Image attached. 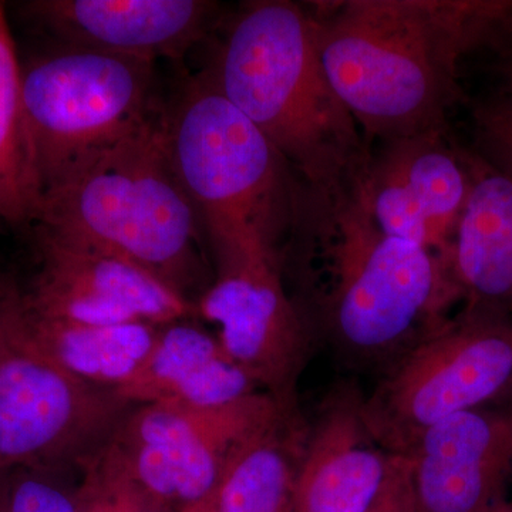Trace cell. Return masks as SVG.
Segmentation results:
<instances>
[{"instance_id":"obj_1","label":"cell","mask_w":512,"mask_h":512,"mask_svg":"<svg viewBox=\"0 0 512 512\" xmlns=\"http://www.w3.org/2000/svg\"><path fill=\"white\" fill-rule=\"evenodd\" d=\"M359 177L329 190L302 185L282 268L318 342L380 372L466 298L441 256L376 224Z\"/></svg>"},{"instance_id":"obj_2","label":"cell","mask_w":512,"mask_h":512,"mask_svg":"<svg viewBox=\"0 0 512 512\" xmlns=\"http://www.w3.org/2000/svg\"><path fill=\"white\" fill-rule=\"evenodd\" d=\"M306 8L326 76L369 144L444 128L468 57L512 55V0H336Z\"/></svg>"},{"instance_id":"obj_3","label":"cell","mask_w":512,"mask_h":512,"mask_svg":"<svg viewBox=\"0 0 512 512\" xmlns=\"http://www.w3.org/2000/svg\"><path fill=\"white\" fill-rule=\"evenodd\" d=\"M215 40L201 73L305 187L329 190L362 174L372 148L326 76L306 5L245 3Z\"/></svg>"},{"instance_id":"obj_4","label":"cell","mask_w":512,"mask_h":512,"mask_svg":"<svg viewBox=\"0 0 512 512\" xmlns=\"http://www.w3.org/2000/svg\"><path fill=\"white\" fill-rule=\"evenodd\" d=\"M164 120L165 111L46 192L35 227L119 255L195 305L214 272L168 153Z\"/></svg>"},{"instance_id":"obj_5","label":"cell","mask_w":512,"mask_h":512,"mask_svg":"<svg viewBox=\"0 0 512 512\" xmlns=\"http://www.w3.org/2000/svg\"><path fill=\"white\" fill-rule=\"evenodd\" d=\"M164 126L212 266L245 258L282 262L302 183L274 144L201 72L167 101Z\"/></svg>"},{"instance_id":"obj_6","label":"cell","mask_w":512,"mask_h":512,"mask_svg":"<svg viewBox=\"0 0 512 512\" xmlns=\"http://www.w3.org/2000/svg\"><path fill=\"white\" fill-rule=\"evenodd\" d=\"M22 99L43 197L167 107L156 62L60 45L22 64Z\"/></svg>"},{"instance_id":"obj_7","label":"cell","mask_w":512,"mask_h":512,"mask_svg":"<svg viewBox=\"0 0 512 512\" xmlns=\"http://www.w3.org/2000/svg\"><path fill=\"white\" fill-rule=\"evenodd\" d=\"M463 303L383 367L363 397L367 426L394 456H406L441 421L512 387L511 313L476 299Z\"/></svg>"},{"instance_id":"obj_8","label":"cell","mask_w":512,"mask_h":512,"mask_svg":"<svg viewBox=\"0 0 512 512\" xmlns=\"http://www.w3.org/2000/svg\"><path fill=\"white\" fill-rule=\"evenodd\" d=\"M18 298L9 286L0 319V467L79 470L134 406L40 352L22 328Z\"/></svg>"},{"instance_id":"obj_9","label":"cell","mask_w":512,"mask_h":512,"mask_svg":"<svg viewBox=\"0 0 512 512\" xmlns=\"http://www.w3.org/2000/svg\"><path fill=\"white\" fill-rule=\"evenodd\" d=\"M295 406L265 392L221 406L143 404L109 444L148 494L180 512L217 493L248 441Z\"/></svg>"},{"instance_id":"obj_10","label":"cell","mask_w":512,"mask_h":512,"mask_svg":"<svg viewBox=\"0 0 512 512\" xmlns=\"http://www.w3.org/2000/svg\"><path fill=\"white\" fill-rule=\"evenodd\" d=\"M195 315L262 392L296 404V387L318 339L285 281L281 261L247 258L212 268Z\"/></svg>"},{"instance_id":"obj_11","label":"cell","mask_w":512,"mask_h":512,"mask_svg":"<svg viewBox=\"0 0 512 512\" xmlns=\"http://www.w3.org/2000/svg\"><path fill=\"white\" fill-rule=\"evenodd\" d=\"M36 269L20 286L33 315L89 323L165 325L197 318L195 305L133 262L35 227Z\"/></svg>"},{"instance_id":"obj_12","label":"cell","mask_w":512,"mask_h":512,"mask_svg":"<svg viewBox=\"0 0 512 512\" xmlns=\"http://www.w3.org/2000/svg\"><path fill=\"white\" fill-rule=\"evenodd\" d=\"M466 151L444 128L382 141L362 175L373 220L392 237L430 249L446 261L470 192Z\"/></svg>"},{"instance_id":"obj_13","label":"cell","mask_w":512,"mask_h":512,"mask_svg":"<svg viewBox=\"0 0 512 512\" xmlns=\"http://www.w3.org/2000/svg\"><path fill=\"white\" fill-rule=\"evenodd\" d=\"M20 18L50 45L111 55L183 60L220 28V6L207 0H30Z\"/></svg>"},{"instance_id":"obj_14","label":"cell","mask_w":512,"mask_h":512,"mask_svg":"<svg viewBox=\"0 0 512 512\" xmlns=\"http://www.w3.org/2000/svg\"><path fill=\"white\" fill-rule=\"evenodd\" d=\"M417 512H487L512 481V387L427 431L402 456Z\"/></svg>"},{"instance_id":"obj_15","label":"cell","mask_w":512,"mask_h":512,"mask_svg":"<svg viewBox=\"0 0 512 512\" xmlns=\"http://www.w3.org/2000/svg\"><path fill=\"white\" fill-rule=\"evenodd\" d=\"M363 397L342 382L320 403L299 464L296 511L367 512L382 493L394 454L367 426Z\"/></svg>"},{"instance_id":"obj_16","label":"cell","mask_w":512,"mask_h":512,"mask_svg":"<svg viewBox=\"0 0 512 512\" xmlns=\"http://www.w3.org/2000/svg\"><path fill=\"white\" fill-rule=\"evenodd\" d=\"M259 392L261 387L222 349L214 333L183 319L158 326L146 359L116 393L133 406L210 407Z\"/></svg>"},{"instance_id":"obj_17","label":"cell","mask_w":512,"mask_h":512,"mask_svg":"<svg viewBox=\"0 0 512 512\" xmlns=\"http://www.w3.org/2000/svg\"><path fill=\"white\" fill-rule=\"evenodd\" d=\"M470 192L446 264L466 299L512 315V180L466 153Z\"/></svg>"},{"instance_id":"obj_18","label":"cell","mask_w":512,"mask_h":512,"mask_svg":"<svg viewBox=\"0 0 512 512\" xmlns=\"http://www.w3.org/2000/svg\"><path fill=\"white\" fill-rule=\"evenodd\" d=\"M18 312L40 352L77 379L114 392L137 372L158 332L151 323L89 325L33 315L23 309L20 293Z\"/></svg>"},{"instance_id":"obj_19","label":"cell","mask_w":512,"mask_h":512,"mask_svg":"<svg viewBox=\"0 0 512 512\" xmlns=\"http://www.w3.org/2000/svg\"><path fill=\"white\" fill-rule=\"evenodd\" d=\"M298 406L248 441L222 478L214 512H298L296 481L308 436Z\"/></svg>"},{"instance_id":"obj_20","label":"cell","mask_w":512,"mask_h":512,"mask_svg":"<svg viewBox=\"0 0 512 512\" xmlns=\"http://www.w3.org/2000/svg\"><path fill=\"white\" fill-rule=\"evenodd\" d=\"M43 204L22 99V63L0 2V225L35 227Z\"/></svg>"},{"instance_id":"obj_21","label":"cell","mask_w":512,"mask_h":512,"mask_svg":"<svg viewBox=\"0 0 512 512\" xmlns=\"http://www.w3.org/2000/svg\"><path fill=\"white\" fill-rule=\"evenodd\" d=\"M77 512H177L131 477L109 441L79 468Z\"/></svg>"},{"instance_id":"obj_22","label":"cell","mask_w":512,"mask_h":512,"mask_svg":"<svg viewBox=\"0 0 512 512\" xmlns=\"http://www.w3.org/2000/svg\"><path fill=\"white\" fill-rule=\"evenodd\" d=\"M76 470L0 467V512H77Z\"/></svg>"},{"instance_id":"obj_23","label":"cell","mask_w":512,"mask_h":512,"mask_svg":"<svg viewBox=\"0 0 512 512\" xmlns=\"http://www.w3.org/2000/svg\"><path fill=\"white\" fill-rule=\"evenodd\" d=\"M477 153L512 180V100L497 96L474 109Z\"/></svg>"},{"instance_id":"obj_24","label":"cell","mask_w":512,"mask_h":512,"mask_svg":"<svg viewBox=\"0 0 512 512\" xmlns=\"http://www.w3.org/2000/svg\"><path fill=\"white\" fill-rule=\"evenodd\" d=\"M367 512H417L406 458L394 456L382 493Z\"/></svg>"},{"instance_id":"obj_25","label":"cell","mask_w":512,"mask_h":512,"mask_svg":"<svg viewBox=\"0 0 512 512\" xmlns=\"http://www.w3.org/2000/svg\"><path fill=\"white\" fill-rule=\"evenodd\" d=\"M495 74L500 80V96L512 100V55L495 62Z\"/></svg>"},{"instance_id":"obj_26","label":"cell","mask_w":512,"mask_h":512,"mask_svg":"<svg viewBox=\"0 0 512 512\" xmlns=\"http://www.w3.org/2000/svg\"><path fill=\"white\" fill-rule=\"evenodd\" d=\"M215 494L212 495L211 498H208V500L202 501L200 504L192 505V507L185 508V510L180 512H214Z\"/></svg>"},{"instance_id":"obj_27","label":"cell","mask_w":512,"mask_h":512,"mask_svg":"<svg viewBox=\"0 0 512 512\" xmlns=\"http://www.w3.org/2000/svg\"><path fill=\"white\" fill-rule=\"evenodd\" d=\"M487 512H512V501L505 500Z\"/></svg>"},{"instance_id":"obj_28","label":"cell","mask_w":512,"mask_h":512,"mask_svg":"<svg viewBox=\"0 0 512 512\" xmlns=\"http://www.w3.org/2000/svg\"><path fill=\"white\" fill-rule=\"evenodd\" d=\"M5 286H6L5 276L0 275V319H2L3 302H5Z\"/></svg>"}]
</instances>
